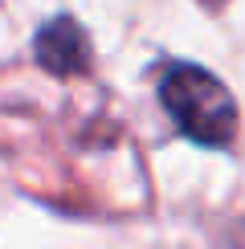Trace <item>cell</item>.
Masks as SVG:
<instances>
[{
  "mask_svg": "<svg viewBox=\"0 0 245 249\" xmlns=\"http://www.w3.org/2000/svg\"><path fill=\"white\" fill-rule=\"evenodd\" d=\"M159 102L172 123L200 147H229L237 135V102L204 66L176 61L159 74Z\"/></svg>",
  "mask_w": 245,
  "mask_h": 249,
  "instance_id": "cell-1",
  "label": "cell"
},
{
  "mask_svg": "<svg viewBox=\"0 0 245 249\" xmlns=\"http://www.w3.org/2000/svg\"><path fill=\"white\" fill-rule=\"evenodd\" d=\"M33 57H37L41 70H49V74L74 78V74H86L90 70V57L94 53H90L86 29H82L74 17H53V20H45V25L37 29Z\"/></svg>",
  "mask_w": 245,
  "mask_h": 249,
  "instance_id": "cell-2",
  "label": "cell"
}]
</instances>
